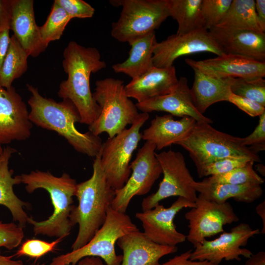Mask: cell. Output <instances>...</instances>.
Masks as SVG:
<instances>
[{"mask_svg": "<svg viewBox=\"0 0 265 265\" xmlns=\"http://www.w3.org/2000/svg\"><path fill=\"white\" fill-rule=\"evenodd\" d=\"M63 54L62 66L68 77L60 83L58 96L72 102L80 113V123L89 126L100 113L91 91L90 75L105 68L106 64L97 49L84 47L74 41L68 43Z\"/></svg>", "mask_w": 265, "mask_h": 265, "instance_id": "1", "label": "cell"}, {"mask_svg": "<svg viewBox=\"0 0 265 265\" xmlns=\"http://www.w3.org/2000/svg\"><path fill=\"white\" fill-rule=\"evenodd\" d=\"M26 86L31 94L27 102L30 107L29 118L32 124L56 132L80 153L95 158L100 153L103 143L101 137L90 131L80 132L75 127L81 119L72 102L63 100L56 102L42 96L33 85L27 84Z\"/></svg>", "mask_w": 265, "mask_h": 265, "instance_id": "2", "label": "cell"}, {"mask_svg": "<svg viewBox=\"0 0 265 265\" xmlns=\"http://www.w3.org/2000/svg\"><path fill=\"white\" fill-rule=\"evenodd\" d=\"M100 152L95 157L91 177L77 185L75 196L79 204L70 219L73 226L79 225V231L72 250L83 247L93 237L105 221L115 197V190L108 184L101 166Z\"/></svg>", "mask_w": 265, "mask_h": 265, "instance_id": "3", "label": "cell"}, {"mask_svg": "<svg viewBox=\"0 0 265 265\" xmlns=\"http://www.w3.org/2000/svg\"><path fill=\"white\" fill-rule=\"evenodd\" d=\"M21 183L28 193L42 188L49 193L53 207V214L43 221H37L30 217L28 223L33 227L35 235L65 238L69 235L73 226L70 216L74 207L77 183L67 173L57 177L49 171H32L19 175Z\"/></svg>", "mask_w": 265, "mask_h": 265, "instance_id": "4", "label": "cell"}, {"mask_svg": "<svg viewBox=\"0 0 265 265\" xmlns=\"http://www.w3.org/2000/svg\"><path fill=\"white\" fill-rule=\"evenodd\" d=\"M176 144L188 153L198 175L206 165L225 158L245 157L261 162L257 153L242 144V138L219 131L205 122H196L189 135Z\"/></svg>", "mask_w": 265, "mask_h": 265, "instance_id": "5", "label": "cell"}, {"mask_svg": "<svg viewBox=\"0 0 265 265\" xmlns=\"http://www.w3.org/2000/svg\"><path fill=\"white\" fill-rule=\"evenodd\" d=\"M100 113L97 119L88 126L94 134L106 132L111 138L127 125H132L140 113L135 104L126 95L124 81L112 78L98 80L92 93Z\"/></svg>", "mask_w": 265, "mask_h": 265, "instance_id": "6", "label": "cell"}, {"mask_svg": "<svg viewBox=\"0 0 265 265\" xmlns=\"http://www.w3.org/2000/svg\"><path fill=\"white\" fill-rule=\"evenodd\" d=\"M138 230L130 217L110 207L105 221L91 239L84 246L53 258L50 265H77L86 257H97L106 265H120L123 256L115 253V244L125 235Z\"/></svg>", "mask_w": 265, "mask_h": 265, "instance_id": "7", "label": "cell"}, {"mask_svg": "<svg viewBox=\"0 0 265 265\" xmlns=\"http://www.w3.org/2000/svg\"><path fill=\"white\" fill-rule=\"evenodd\" d=\"M121 6L120 16L112 23L111 35L120 42L129 44L158 28L169 17L168 0H110Z\"/></svg>", "mask_w": 265, "mask_h": 265, "instance_id": "8", "label": "cell"}, {"mask_svg": "<svg viewBox=\"0 0 265 265\" xmlns=\"http://www.w3.org/2000/svg\"><path fill=\"white\" fill-rule=\"evenodd\" d=\"M149 118V113H140L129 128L103 143L101 166L108 184L115 190L121 188L131 175L130 161L142 139L140 129Z\"/></svg>", "mask_w": 265, "mask_h": 265, "instance_id": "9", "label": "cell"}, {"mask_svg": "<svg viewBox=\"0 0 265 265\" xmlns=\"http://www.w3.org/2000/svg\"><path fill=\"white\" fill-rule=\"evenodd\" d=\"M163 174L157 191L144 198L142 211L152 209L159 202L171 196L182 197L195 203L197 196L195 182L187 168L185 158L180 152L172 150L156 153Z\"/></svg>", "mask_w": 265, "mask_h": 265, "instance_id": "10", "label": "cell"}, {"mask_svg": "<svg viewBox=\"0 0 265 265\" xmlns=\"http://www.w3.org/2000/svg\"><path fill=\"white\" fill-rule=\"evenodd\" d=\"M156 146L146 141L137 153L135 159L130 163L132 174L124 186L115 190L111 208L125 213L132 198L148 193L162 170L156 157Z\"/></svg>", "mask_w": 265, "mask_h": 265, "instance_id": "11", "label": "cell"}, {"mask_svg": "<svg viewBox=\"0 0 265 265\" xmlns=\"http://www.w3.org/2000/svg\"><path fill=\"white\" fill-rule=\"evenodd\" d=\"M192 208L185 215L188 221V241L194 246L206 238L224 231L223 226L237 222L239 218L230 203H219L205 199L199 194Z\"/></svg>", "mask_w": 265, "mask_h": 265, "instance_id": "12", "label": "cell"}, {"mask_svg": "<svg viewBox=\"0 0 265 265\" xmlns=\"http://www.w3.org/2000/svg\"><path fill=\"white\" fill-rule=\"evenodd\" d=\"M260 233L259 229H253L247 223H241L232 228L230 232H224L212 240H204L196 244L190 260H207L219 265L223 260L240 261V256L248 259L252 255L249 249L241 248L247 245L249 239Z\"/></svg>", "mask_w": 265, "mask_h": 265, "instance_id": "13", "label": "cell"}, {"mask_svg": "<svg viewBox=\"0 0 265 265\" xmlns=\"http://www.w3.org/2000/svg\"><path fill=\"white\" fill-rule=\"evenodd\" d=\"M195 207V203L178 197L169 207L158 203L152 209L136 213L135 217L141 222L144 234L151 240L161 245L177 246L186 241V236L177 230L174 217L183 209Z\"/></svg>", "mask_w": 265, "mask_h": 265, "instance_id": "14", "label": "cell"}, {"mask_svg": "<svg viewBox=\"0 0 265 265\" xmlns=\"http://www.w3.org/2000/svg\"><path fill=\"white\" fill-rule=\"evenodd\" d=\"M202 52L217 56L225 54L205 28L182 35L172 34L158 42L154 51L153 63L157 67H169L181 56Z\"/></svg>", "mask_w": 265, "mask_h": 265, "instance_id": "15", "label": "cell"}, {"mask_svg": "<svg viewBox=\"0 0 265 265\" xmlns=\"http://www.w3.org/2000/svg\"><path fill=\"white\" fill-rule=\"evenodd\" d=\"M32 128L21 96L13 86L6 89L0 85V144L28 139Z\"/></svg>", "mask_w": 265, "mask_h": 265, "instance_id": "16", "label": "cell"}, {"mask_svg": "<svg viewBox=\"0 0 265 265\" xmlns=\"http://www.w3.org/2000/svg\"><path fill=\"white\" fill-rule=\"evenodd\" d=\"M193 70L217 78L254 79L265 76V62L232 54L202 60L185 59Z\"/></svg>", "mask_w": 265, "mask_h": 265, "instance_id": "17", "label": "cell"}, {"mask_svg": "<svg viewBox=\"0 0 265 265\" xmlns=\"http://www.w3.org/2000/svg\"><path fill=\"white\" fill-rule=\"evenodd\" d=\"M208 31L224 53L265 62V33L218 27Z\"/></svg>", "mask_w": 265, "mask_h": 265, "instance_id": "18", "label": "cell"}, {"mask_svg": "<svg viewBox=\"0 0 265 265\" xmlns=\"http://www.w3.org/2000/svg\"><path fill=\"white\" fill-rule=\"evenodd\" d=\"M135 105L141 112L164 111L172 116L190 117L197 122L212 123L210 118L201 114L194 106L187 79L184 77L180 78L176 87L171 93L137 103Z\"/></svg>", "mask_w": 265, "mask_h": 265, "instance_id": "19", "label": "cell"}, {"mask_svg": "<svg viewBox=\"0 0 265 265\" xmlns=\"http://www.w3.org/2000/svg\"><path fill=\"white\" fill-rule=\"evenodd\" d=\"M33 0H11L10 30L29 56L37 57L48 45L42 40L36 23Z\"/></svg>", "mask_w": 265, "mask_h": 265, "instance_id": "20", "label": "cell"}, {"mask_svg": "<svg viewBox=\"0 0 265 265\" xmlns=\"http://www.w3.org/2000/svg\"><path fill=\"white\" fill-rule=\"evenodd\" d=\"M116 243L123 253L120 265H159L161 257L178 250L177 246L154 242L139 229L120 238Z\"/></svg>", "mask_w": 265, "mask_h": 265, "instance_id": "21", "label": "cell"}, {"mask_svg": "<svg viewBox=\"0 0 265 265\" xmlns=\"http://www.w3.org/2000/svg\"><path fill=\"white\" fill-rule=\"evenodd\" d=\"M179 79L174 66L160 68L152 67L125 85L127 96L141 103L171 93L176 87Z\"/></svg>", "mask_w": 265, "mask_h": 265, "instance_id": "22", "label": "cell"}, {"mask_svg": "<svg viewBox=\"0 0 265 265\" xmlns=\"http://www.w3.org/2000/svg\"><path fill=\"white\" fill-rule=\"evenodd\" d=\"M171 114L156 115L142 133V139L160 150L185 139L193 129L196 120L188 116L175 120Z\"/></svg>", "mask_w": 265, "mask_h": 265, "instance_id": "23", "label": "cell"}, {"mask_svg": "<svg viewBox=\"0 0 265 265\" xmlns=\"http://www.w3.org/2000/svg\"><path fill=\"white\" fill-rule=\"evenodd\" d=\"M16 150L10 147L3 148L0 159V205L10 212L13 220L18 225L25 227L30 218L24 209L29 203L19 199L15 194L13 186L21 183L19 175L13 177V171L9 168V162Z\"/></svg>", "mask_w": 265, "mask_h": 265, "instance_id": "24", "label": "cell"}, {"mask_svg": "<svg viewBox=\"0 0 265 265\" xmlns=\"http://www.w3.org/2000/svg\"><path fill=\"white\" fill-rule=\"evenodd\" d=\"M194 80L190 90L193 105L196 109L204 115L212 105L227 101L231 86L234 78H217L204 74L193 69Z\"/></svg>", "mask_w": 265, "mask_h": 265, "instance_id": "25", "label": "cell"}, {"mask_svg": "<svg viewBox=\"0 0 265 265\" xmlns=\"http://www.w3.org/2000/svg\"><path fill=\"white\" fill-rule=\"evenodd\" d=\"M157 43L155 31L133 40L129 43L131 48L128 58L113 65L112 69L132 79L142 75L154 66L153 56Z\"/></svg>", "mask_w": 265, "mask_h": 265, "instance_id": "26", "label": "cell"}, {"mask_svg": "<svg viewBox=\"0 0 265 265\" xmlns=\"http://www.w3.org/2000/svg\"><path fill=\"white\" fill-rule=\"evenodd\" d=\"M194 187L203 197L219 203H223L230 198L236 201L252 203L263 194L261 185L256 184L232 185L210 183L202 181L195 182Z\"/></svg>", "mask_w": 265, "mask_h": 265, "instance_id": "27", "label": "cell"}, {"mask_svg": "<svg viewBox=\"0 0 265 265\" xmlns=\"http://www.w3.org/2000/svg\"><path fill=\"white\" fill-rule=\"evenodd\" d=\"M202 0H168L169 16L178 25L177 35L205 28Z\"/></svg>", "mask_w": 265, "mask_h": 265, "instance_id": "28", "label": "cell"}, {"mask_svg": "<svg viewBox=\"0 0 265 265\" xmlns=\"http://www.w3.org/2000/svg\"><path fill=\"white\" fill-rule=\"evenodd\" d=\"M215 27L265 33L257 18L255 0H232L226 15Z\"/></svg>", "mask_w": 265, "mask_h": 265, "instance_id": "29", "label": "cell"}, {"mask_svg": "<svg viewBox=\"0 0 265 265\" xmlns=\"http://www.w3.org/2000/svg\"><path fill=\"white\" fill-rule=\"evenodd\" d=\"M29 56L15 37L12 35L7 53L0 70V85L6 89L13 81L20 78L27 69Z\"/></svg>", "mask_w": 265, "mask_h": 265, "instance_id": "30", "label": "cell"}, {"mask_svg": "<svg viewBox=\"0 0 265 265\" xmlns=\"http://www.w3.org/2000/svg\"><path fill=\"white\" fill-rule=\"evenodd\" d=\"M72 19L65 11L54 1L51 12L44 24L39 26L41 37L47 45L59 40Z\"/></svg>", "mask_w": 265, "mask_h": 265, "instance_id": "31", "label": "cell"}, {"mask_svg": "<svg viewBox=\"0 0 265 265\" xmlns=\"http://www.w3.org/2000/svg\"><path fill=\"white\" fill-rule=\"evenodd\" d=\"M254 161H251L244 166L234 169L225 173L209 176L203 181L216 184L261 185L264 183V179L254 170Z\"/></svg>", "mask_w": 265, "mask_h": 265, "instance_id": "32", "label": "cell"}, {"mask_svg": "<svg viewBox=\"0 0 265 265\" xmlns=\"http://www.w3.org/2000/svg\"><path fill=\"white\" fill-rule=\"evenodd\" d=\"M232 93L254 101L265 106V80L234 78L231 86Z\"/></svg>", "mask_w": 265, "mask_h": 265, "instance_id": "33", "label": "cell"}, {"mask_svg": "<svg viewBox=\"0 0 265 265\" xmlns=\"http://www.w3.org/2000/svg\"><path fill=\"white\" fill-rule=\"evenodd\" d=\"M232 2V0H202L205 28L208 30L216 26L226 15Z\"/></svg>", "mask_w": 265, "mask_h": 265, "instance_id": "34", "label": "cell"}, {"mask_svg": "<svg viewBox=\"0 0 265 265\" xmlns=\"http://www.w3.org/2000/svg\"><path fill=\"white\" fill-rule=\"evenodd\" d=\"M63 239L62 238H58L52 242L38 239H26L22 244L14 256H26L37 260L48 253L53 251Z\"/></svg>", "mask_w": 265, "mask_h": 265, "instance_id": "35", "label": "cell"}, {"mask_svg": "<svg viewBox=\"0 0 265 265\" xmlns=\"http://www.w3.org/2000/svg\"><path fill=\"white\" fill-rule=\"evenodd\" d=\"M252 159L245 157H228L218 159L207 165L198 175L199 178L225 173L246 165Z\"/></svg>", "mask_w": 265, "mask_h": 265, "instance_id": "36", "label": "cell"}, {"mask_svg": "<svg viewBox=\"0 0 265 265\" xmlns=\"http://www.w3.org/2000/svg\"><path fill=\"white\" fill-rule=\"evenodd\" d=\"M24 238L22 227L13 222L0 221V247L12 250L21 244Z\"/></svg>", "mask_w": 265, "mask_h": 265, "instance_id": "37", "label": "cell"}, {"mask_svg": "<svg viewBox=\"0 0 265 265\" xmlns=\"http://www.w3.org/2000/svg\"><path fill=\"white\" fill-rule=\"evenodd\" d=\"M71 17L73 18H89L93 16L95 9L82 0H55Z\"/></svg>", "mask_w": 265, "mask_h": 265, "instance_id": "38", "label": "cell"}, {"mask_svg": "<svg viewBox=\"0 0 265 265\" xmlns=\"http://www.w3.org/2000/svg\"><path fill=\"white\" fill-rule=\"evenodd\" d=\"M242 144L258 154L265 149V112L259 116L258 125L248 136L242 138Z\"/></svg>", "mask_w": 265, "mask_h": 265, "instance_id": "39", "label": "cell"}, {"mask_svg": "<svg viewBox=\"0 0 265 265\" xmlns=\"http://www.w3.org/2000/svg\"><path fill=\"white\" fill-rule=\"evenodd\" d=\"M228 102L251 117L260 116L265 112V106L254 101L233 93L229 96Z\"/></svg>", "mask_w": 265, "mask_h": 265, "instance_id": "40", "label": "cell"}, {"mask_svg": "<svg viewBox=\"0 0 265 265\" xmlns=\"http://www.w3.org/2000/svg\"><path fill=\"white\" fill-rule=\"evenodd\" d=\"M192 251L191 249L188 250L159 265H217L207 260L199 261L190 260Z\"/></svg>", "mask_w": 265, "mask_h": 265, "instance_id": "41", "label": "cell"}, {"mask_svg": "<svg viewBox=\"0 0 265 265\" xmlns=\"http://www.w3.org/2000/svg\"><path fill=\"white\" fill-rule=\"evenodd\" d=\"M11 0H0V33L10 27Z\"/></svg>", "mask_w": 265, "mask_h": 265, "instance_id": "42", "label": "cell"}, {"mask_svg": "<svg viewBox=\"0 0 265 265\" xmlns=\"http://www.w3.org/2000/svg\"><path fill=\"white\" fill-rule=\"evenodd\" d=\"M9 30L7 29L0 33V70L9 45Z\"/></svg>", "mask_w": 265, "mask_h": 265, "instance_id": "43", "label": "cell"}, {"mask_svg": "<svg viewBox=\"0 0 265 265\" xmlns=\"http://www.w3.org/2000/svg\"><path fill=\"white\" fill-rule=\"evenodd\" d=\"M255 7L256 16L264 32L265 31V0H255Z\"/></svg>", "mask_w": 265, "mask_h": 265, "instance_id": "44", "label": "cell"}, {"mask_svg": "<svg viewBox=\"0 0 265 265\" xmlns=\"http://www.w3.org/2000/svg\"><path fill=\"white\" fill-rule=\"evenodd\" d=\"M244 265H265V252L261 251L253 254L246 261Z\"/></svg>", "mask_w": 265, "mask_h": 265, "instance_id": "45", "label": "cell"}, {"mask_svg": "<svg viewBox=\"0 0 265 265\" xmlns=\"http://www.w3.org/2000/svg\"><path fill=\"white\" fill-rule=\"evenodd\" d=\"M77 265H105L102 260L97 257H86L80 260ZM32 265H45V264H34Z\"/></svg>", "mask_w": 265, "mask_h": 265, "instance_id": "46", "label": "cell"}, {"mask_svg": "<svg viewBox=\"0 0 265 265\" xmlns=\"http://www.w3.org/2000/svg\"><path fill=\"white\" fill-rule=\"evenodd\" d=\"M13 256H5L1 254L0 247V265H24L21 260H14Z\"/></svg>", "mask_w": 265, "mask_h": 265, "instance_id": "47", "label": "cell"}, {"mask_svg": "<svg viewBox=\"0 0 265 265\" xmlns=\"http://www.w3.org/2000/svg\"><path fill=\"white\" fill-rule=\"evenodd\" d=\"M256 211L261 217L263 222V228L261 233L265 234V201L259 204L256 208Z\"/></svg>", "mask_w": 265, "mask_h": 265, "instance_id": "48", "label": "cell"}, {"mask_svg": "<svg viewBox=\"0 0 265 265\" xmlns=\"http://www.w3.org/2000/svg\"><path fill=\"white\" fill-rule=\"evenodd\" d=\"M3 148L2 147V145L0 144V159L3 153Z\"/></svg>", "mask_w": 265, "mask_h": 265, "instance_id": "49", "label": "cell"}, {"mask_svg": "<svg viewBox=\"0 0 265 265\" xmlns=\"http://www.w3.org/2000/svg\"></svg>", "mask_w": 265, "mask_h": 265, "instance_id": "50", "label": "cell"}]
</instances>
